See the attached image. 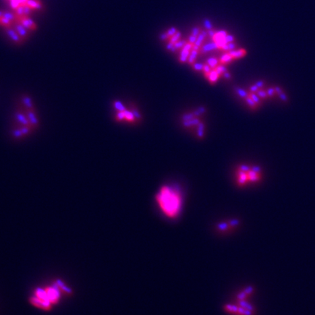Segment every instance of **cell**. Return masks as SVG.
Here are the masks:
<instances>
[{
	"mask_svg": "<svg viewBox=\"0 0 315 315\" xmlns=\"http://www.w3.org/2000/svg\"><path fill=\"white\" fill-rule=\"evenodd\" d=\"M227 35L228 34H227V33L225 32V31H220V32H216L214 36L212 37V39H213L214 42H216L220 41V40L225 39V37L227 36Z\"/></svg>",
	"mask_w": 315,
	"mask_h": 315,
	"instance_id": "obj_11",
	"label": "cell"
},
{
	"mask_svg": "<svg viewBox=\"0 0 315 315\" xmlns=\"http://www.w3.org/2000/svg\"><path fill=\"white\" fill-rule=\"evenodd\" d=\"M245 100H246V102L248 104V105L250 106V107L251 108V109H257V107H258V105H257V104L255 103V101H254L252 99V98H250V96H248L247 98H246Z\"/></svg>",
	"mask_w": 315,
	"mask_h": 315,
	"instance_id": "obj_21",
	"label": "cell"
},
{
	"mask_svg": "<svg viewBox=\"0 0 315 315\" xmlns=\"http://www.w3.org/2000/svg\"><path fill=\"white\" fill-rule=\"evenodd\" d=\"M206 63L212 68V69H214L218 65V60L215 58H210L207 60Z\"/></svg>",
	"mask_w": 315,
	"mask_h": 315,
	"instance_id": "obj_18",
	"label": "cell"
},
{
	"mask_svg": "<svg viewBox=\"0 0 315 315\" xmlns=\"http://www.w3.org/2000/svg\"><path fill=\"white\" fill-rule=\"evenodd\" d=\"M239 170L244 171V172H248L249 171L251 170V168H250V166H247V165H241L240 167H239Z\"/></svg>",
	"mask_w": 315,
	"mask_h": 315,
	"instance_id": "obj_36",
	"label": "cell"
},
{
	"mask_svg": "<svg viewBox=\"0 0 315 315\" xmlns=\"http://www.w3.org/2000/svg\"><path fill=\"white\" fill-rule=\"evenodd\" d=\"M132 112L133 113L134 115L135 118L136 119H139L140 120V118H141V115L139 113V112H138L137 110H136V109H134V108H133V109H132Z\"/></svg>",
	"mask_w": 315,
	"mask_h": 315,
	"instance_id": "obj_39",
	"label": "cell"
},
{
	"mask_svg": "<svg viewBox=\"0 0 315 315\" xmlns=\"http://www.w3.org/2000/svg\"><path fill=\"white\" fill-rule=\"evenodd\" d=\"M159 208L166 217L176 218L180 214L182 209V196L175 188L164 185L155 196Z\"/></svg>",
	"mask_w": 315,
	"mask_h": 315,
	"instance_id": "obj_1",
	"label": "cell"
},
{
	"mask_svg": "<svg viewBox=\"0 0 315 315\" xmlns=\"http://www.w3.org/2000/svg\"><path fill=\"white\" fill-rule=\"evenodd\" d=\"M0 25H2L6 28H10L11 26V21L7 19L3 16H1V21H0Z\"/></svg>",
	"mask_w": 315,
	"mask_h": 315,
	"instance_id": "obj_23",
	"label": "cell"
},
{
	"mask_svg": "<svg viewBox=\"0 0 315 315\" xmlns=\"http://www.w3.org/2000/svg\"><path fill=\"white\" fill-rule=\"evenodd\" d=\"M259 89L260 88H258L255 84L252 85V86H251L250 87V90L251 93H257V91H258Z\"/></svg>",
	"mask_w": 315,
	"mask_h": 315,
	"instance_id": "obj_40",
	"label": "cell"
},
{
	"mask_svg": "<svg viewBox=\"0 0 315 315\" xmlns=\"http://www.w3.org/2000/svg\"><path fill=\"white\" fill-rule=\"evenodd\" d=\"M194 117H195V115H194L193 113H188V114H185L183 116H182V120H183L184 121H187V120H192V119L194 118Z\"/></svg>",
	"mask_w": 315,
	"mask_h": 315,
	"instance_id": "obj_30",
	"label": "cell"
},
{
	"mask_svg": "<svg viewBox=\"0 0 315 315\" xmlns=\"http://www.w3.org/2000/svg\"><path fill=\"white\" fill-rule=\"evenodd\" d=\"M177 32V29H176L175 28H171V29H169L168 32H166V33H167L168 36L170 37V36H172L173 35L175 34Z\"/></svg>",
	"mask_w": 315,
	"mask_h": 315,
	"instance_id": "obj_38",
	"label": "cell"
},
{
	"mask_svg": "<svg viewBox=\"0 0 315 315\" xmlns=\"http://www.w3.org/2000/svg\"><path fill=\"white\" fill-rule=\"evenodd\" d=\"M228 53L233 59H239L246 55V51L244 49H239L237 51L233 50V51H230Z\"/></svg>",
	"mask_w": 315,
	"mask_h": 315,
	"instance_id": "obj_6",
	"label": "cell"
},
{
	"mask_svg": "<svg viewBox=\"0 0 315 315\" xmlns=\"http://www.w3.org/2000/svg\"><path fill=\"white\" fill-rule=\"evenodd\" d=\"M22 3L29 7L32 10V9H35V10L40 9L42 7V4L40 0H26Z\"/></svg>",
	"mask_w": 315,
	"mask_h": 315,
	"instance_id": "obj_3",
	"label": "cell"
},
{
	"mask_svg": "<svg viewBox=\"0 0 315 315\" xmlns=\"http://www.w3.org/2000/svg\"><path fill=\"white\" fill-rule=\"evenodd\" d=\"M7 32L8 35L11 37L12 40H13L14 42H16L17 43H19L21 41V36H19V34L16 33V32H14L13 29H8L7 30Z\"/></svg>",
	"mask_w": 315,
	"mask_h": 315,
	"instance_id": "obj_10",
	"label": "cell"
},
{
	"mask_svg": "<svg viewBox=\"0 0 315 315\" xmlns=\"http://www.w3.org/2000/svg\"><path fill=\"white\" fill-rule=\"evenodd\" d=\"M250 97L251 98H252V100H253L254 101H255V103L258 105H261V99H260V98L259 96H258V95L256 94V93H251L250 92Z\"/></svg>",
	"mask_w": 315,
	"mask_h": 315,
	"instance_id": "obj_20",
	"label": "cell"
},
{
	"mask_svg": "<svg viewBox=\"0 0 315 315\" xmlns=\"http://www.w3.org/2000/svg\"><path fill=\"white\" fill-rule=\"evenodd\" d=\"M223 78H225V79H226V80L231 79V74H230V73H228V71H226V72L223 73Z\"/></svg>",
	"mask_w": 315,
	"mask_h": 315,
	"instance_id": "obj_49",
	"label": "cell"
},
{
	"mask_svg": "<svg viewBox=\"0 0 315 315\" xmlns=\"http://www.w3.org/2000/svg\"><path fill=\"white\" fill-rule=\"evenodd\" d=\"M197 110H198V112H199V113H201V115H202L203 113H204L205 112H206V109H205V108L204 107H198V109H197Z\"/></svg>",
	"mask_w": 315,
	"mask_h": 315,
	"instance_id": "obj_50",
	"label": "cell"
},
{
	"mask_svg": "<svg viewBox=\"0 0 315 315\" xmlns=\"http://www.w3.org/2000/svg\"><path fill=\"white\" fill-rule=\"evenodd\" d=\"M196 40H197V36H193V35H191V36H190V37H189L188 41H189V42H190V43L194 45L196 43Z\"/></svg>",
	"mask_w": 315,
	"mask_h": 315,
	"instance_id": "obj_42",
	"label": "cell"
},
{
	"mask_svg": "<svg viewBox=\"0 0 315 315\" xmlns=\"http://www.w3.org/2000/svg\"><path fill=\"white\" fill-rule=\"evenodd\" d=\"M279 97L282 101H284V102H287V101H288V97H287V94H285V93H284V92L283 93H282V94H279Z\"/></svg>",
	"mask_w": 315,
	"mask_h": 315,
	"instance_id": "obj_37",
	"label": "cell"
},
{
	"mask_svg": "<svg viewBox=\"0 0 315 315\" xmlns=\"http://www.w3.org/2000/svg\"><path fill=\"white\" fill-rule=\"evenodd\" d=\"M124 114H125V119L126 120H128V121H129V122L133 123L136 120V118H135L134 115L133 113H132V111L126 110L125 109L124 111Z\"/></svg>",
	"mask_w": 315,
	"mask_h": 315,
	"instance_id": "obj_15",
	"label": "cell"
},
{
	"mask_svg": "<svg viewBox=\"0 0 315 315\" xmlns=\"http://www.w3.org/2000/svg\"><path fill=\"white\" fill-rule=\"evenodd\" d=\"M236 90L238 95H239L240 97H241V98H244V99H245L246 98H247L248 96H250V93L246 91V90H244V89L240 88H236Z\"/></svg>",
	"mask_w": 315,
	"mask_h": 315,
	"instance_id": "obj_16",
	"label": "cell"
},
{
	"mask_svg": "<svg viewBox=\"0 0 315 315\" xmlns=\"http://www.w3.org/2000/svg\"><path fill=\"white\" fill-rule=\"evenodd\" d=\"M180 35H181L180 33H179V32H177L175 34L173 35L172 36H171V38H170V42L174 43V44L175 42H177L179 40V38H180Z\"/></svg>",
	"mask_w": 315,
	"mask_h": 315,
	"instance_id": "obj_28",
	"label": "cell"
},
{
	"mask_svg": "<svg viewBox=\"0 0 315 315\" xmlns=\"http://www.w3.org/2000/svg\"><path fill=\"white\" fill-rule=\"evenodd\" d=\"M3 17H5V18H7V19L8 20H10V21H12V20L15 19L16 18V17H15V15H13L12 13H2V16Z\"/></svg>",
	"mask_w": 315,
	"mask_h": 315,
	"instance_id": "obj_33",
	"label": "cell"
},
{
	"mask_svg": "<svg viewBox=\"0 0 315 315\" xmlns=\"http://www.w3.org/2000/svg\"><path fill=\"white\" fill-rule=\"evenodd\" d=\"M116 119H117V121H121V120H124L125 119V114H124V112H118L116 115Z\"/></svg>",
	"mask_w": 315,
	"mask_h": 315,
	"instance_id": "obj_34",
	"label": "cell"
},
{
	"mask_svg": "<svg viewBox=\"0 0 315 315\" xmlns=\"http://www.w3.org/2000/svg\"><path fill=\"white\" fill-rule=\"evenodd\" d=\"M219 77H220V75H219L218 73L214 69H212V71H210V73L208 75L207 79L209 80V82H210L211 84H214V83H215L217 82Z\"/></svg>",
	"mask_w": 315,
	"mask_h": 315,
	"instance_id": "obj_8",
	"label": "cell"
},
{
	"mask_svg": "<svg viewBox=\"0 0 315 315\" xmlns=\"http://www.w3.org/2000/svg\"><path fill=\"white\" fill-rule=\"evenodd\" d=\"M0 21H1V16H0Z\"/></svg>",
	"mask_w": 315,
	"mask_h": 315,
	"instance_id": "obj_54",
	"label": "cell"
},
{
	"mask_svg": "<svg viewBox=\"0 0 315 315\" xmlns=\"http://www.w3.org/2000/svg\"><path fill=\"white\" fill-rule=\"evenodd\" d=\"M233 40H234V37L233 36H231V35H227L225 37V41L226 43L232 42H233Z\"/></svg>",
	"mask_w": 315,
	"mask_h": 315,
	"instance_id": "obj_41",
	"label": "cell"
},
{
	"mask_svg": "<svg viewBox=\"0 0 315 315\" xmlns=\"http://www.w3.org/2000/svg\"><path fill=\"white\" fill-rule=\"evenodd\" d=\"M248 174V179L250 182H258L260 179V173H257L255 171L250 170L247 172Z\"/></svg>",
	"mask_w": 315,
	"mask_h": 315,
	"instance_id": "obj_7",
	"label": "cell"
},
{
	"mask_svg": "<svg viewBox=\"0 0 315 315\" xmlns=\"http://www.w3.org/2000/svg\"><path fill=\"white\" fill-rule=\"evenodd\" d=\"M233 59H233V58L230 55L229 53H228L223 54V55H222L221 57H220V63H221V64H227V63H231Z\"/></svg>",
	"mask_w": 315,
	"mask_h": 315,
	"instance_id": "obj_9",
	"label": "cell"
},
{
	"mask_svg": "<svg viewBox=\"0 0 315 315\" xmlns=\"http://www.w3.org/2000/svg\"><path fill=\"white\" fill-rule=\"evenodd\" d=\"M203 71H204V72L205 77L207 78L208 75H209V74L210 73V71H212V68H211V67H209V65H208L207 63H206V64H204V68H203Z\"/></svg>",
	"mask_w": 315,
	"mask_h": 315,
	"instance_id": "obj_29",
	"label": "cell"
},
{
	"mask_svg": "<svg viewBox=\"0 0 315 315\" xmlns=\"http://www.w3.org/2000/svg\"><path fill=\"white\" fill-rule=\"evenodd\" d=\"M215 33L216 32H214V31L212 30V29H209V32H208V34H209V35L211 36V37H213V36H214V34H215Z\"/></svg>",
	"mask_w": 315,
	"mask_h": 315,
	"instance_id": "obj_51",
	"label": "cell"
},
{
	"mask_svg": "<svg viewBox=\"0 0 315 315\" xmlns=\"http://www.w3.org/2000/svg\"><path fill=\"white\" fill-rule=\"evenodd\" d=\"M174 43H172V42H170L169 43L168 45H167V46H166V48H167L168 50H170V51H171V48L174 47Z\"/></svg>",
	"mask_w": 315,
	"mask_h": 315,
	"instance_id": "obj_52",
	"label": "cell"
},
{
	"mask_svg": "<svg viewBox=\"0 0 315 315\" xmlns=\"http://www.w3.org/2000/svg\"><path fill=\"white\" fill-rule=\"evenodd\" d=\"M192 35L198 36V35H199V29H198V28H194V29L192 30Z\"/></svg>",
	"mask_w": 315,
	"mask_h": 315,
	"instance_id": "obj_47",
	"label": "cell"
},
{
	"mask_svg": "<svg viewBox=\"0 0 315 315\" xmlns=\"http://www.w3.org/2000/svg\"><path fill=\"white\" fill-rule=\"evenodd\" d=\"M186 43H187V42H186V41H185V40H182V41H177V42L174 43V48H175L176 49H178V48H183L184 45H185Z\"/></svg>",
	"mask_w": 315,
	"mask_h": 315,
	"instance_id": "obj_31",
	"label": "cell"
},
{
	"mask_svg": "<svg viewBox=\"0 0 315 315\" xmlns=\"http://www.w3.org/2000/svg\"><path fill=\"white\" fill-rule=\"evenodd\" d=\"M23 102L24 103L25 106L28 108V109H29V110H33L34 108H33V106H32V101H31V99L29 98V97H24V100H23Z\"/></svg>",
	"mask_w": 315,
	"mask_h": 315,
	"instance_id": "obj_24",
	"label": "cell"
},
{
	"mask_svg": "<svg viewBox=\"0 0 315 315\" xmlns=\"http://www.w3.org/2000/svg\"><path fill=\"white\" fill-rule=\"evenodd\" d=\"M16 29L20 36H26V29L21 23L16 24Z\"/></svg>",
	"mask_w": 315,
	"mask_h": 315,
	"instance_id": "obj_12",
	"label": "cell"
},
{
	"mask_svg": "<svg viewBox=\"0 0 315 315\" xmlns=\"http://www.w3.org/2000/svg\"><path fill=\"white\" fill-rule=\"evenodd\" d=\"M61 290L59 288V285L48 286L45 288L36 289L34 295L31 299V303L36 307L48 311L59 302Z\"/></svg>",
	"mask_w": 315,
	"mask_h": 315,
	"instance_id": "obj_2",
	"label": "cell"
},
{
	"mask_svg": "<svg viewBox=\"0 0 315 315\" xmlns=\"http://www.w3.org/2000/svg\"><path fill=\"white\" fill-rule=\"evenodd\" d=\"M169 36H168V34H167V33H165V34H163L161 36V40H166L167 38H169Z\"/></svg>",
	"mask_w": 315,
	"mask_h": 315,
	"instance_id": "obj_53",
	"label": "cell"
},
{
	"mask_svg": "<svg viewBox=\"0 0 315 315\" xmlns=\"http://www.w3.org/2000/svg\"><path fill=\"white\" fill-rule=\"evenodd\" d=\"M204 26L205 27H206V29H212V24H211V22L209 21H208V20H206V21H204Z\"/></svg>",
	"mask_w": 315,
	"mask_h": 315,
	"instance_id": "obj_48",
	"label": "cell"
},
{
	"mask_svg": "<svg viewBox=\"0 0 315 315\" xmlns=\"http://www.w3.org/2000/svg\"><path fill=\"white\" fill-rule=\"evenodd\" d=\"M274 88H275V90H276V94H277V95H279L280 94H282V93H283V90L282 89V88L279 87V86H275L274 87Z\"/></svg>",
	"mask_w": 315,
	"mask_h": 315,
	"instance_id": "obj_45",
	"label": "cell"
},
{
	"mask_svg": "<svg viewBox=\"0 0 315 315\" xmlns=\"http://www.w3.org/2000/svg\"><path fill=\"white\" fill-rule=\"evenodd\" d=\"M256 94L258 96L260 97V98H263V99H266V98H267L268 97V96L267 92L265 91V90H261V89H259V90L257 91Z\"/></svg>",
	"mask_w": 315,
	"mask_h": 315,
	"instance_id": "obj_27",
	"label": "cell"
},
{
	"mask_svg": "<svg viewBox=\"0 0 315 315\" xmlns=\"http://www.w3.org/2000/svg\"><path fill=\"white\" fill-rule=\"evenodd\" d=\"M27 111H28V112H27L26 113V116L27 117H28V120H29L30 125L32 127L36 126L37 124H38V121H37V119H36L33 110H29H29H27Z\"/></svg>",
	"mask_w": 315,
	"mask_h": 315,
	"instance_id": "obj_4",
	"label": "cell"
},
{
	"mask_svg": "<svg viewBox=\"0 0 315 315\" xmlns=\"http://www.w3.org/2000/svg\"><path fill=\"white\" fill-rule=\"evenodd\" d=\"M206 33L205 32H202L201 34H199V35L198 36V37H197V40H196V43L194 45L196 46H198V47H200L201 45V43H202V42L204 41V40L205 38V36H206Z\"/></svg>",
	"mask_w": 315,
	"mask_h": 315,
	"instance_id": "obj_19",
	"label": "cell"
},
{
	"mask_svg": "<svg viewBox=\"0 0 315 315\" xmlns=\"http://www.w3.org/2000/svg\"><path fill=\"white\" fill-rule=\"evenodd\" d=\"M217 48H218V46H217V43L214 42L209 43V44L205 45L203 47V51H204V52H208V51H213V50H215L217 49Z\"/></svg>",
	"mask_w": 315,
	"mask_h": 315,
	"instance_id": "obj_14",
	"label": "cell"
},
{
	"mask_svg": "<svg viewBox=\"0 0 315 315\" xmlns=\"http://www.w3.org/2000/svg\"><path fill=\"white\" fill-rule=\"evenodd\" d=\"M255 84L256 85V86H258V87L259 88L261 89L262 88L264 87V81H263V80H258V81H257L256 82H255Z\"/></svg>",
	"mask_w": 315,
	"mask_h": 315,
	"instance_id": "obj_43",
	"label": "cell"
},
{
	"mask_svg": "<svg viewBox=\"0 0 315 315\" xmlns=\"http://www.w3.org/2000/svg\"><path fill=\"white\" fill-rule=\"evenodd\" d=\"M198 51H195V50H191V52H190V55H189L188 59V61L190 64H193L194 63V61H195L196 58L198 55Z\"/></svg>",
	"mask_w": 315,
	"mask_h": 315,
	"instance_id": "obj_17",
	"label": "cell"
},
{
	"mask_svg": "<svg viewBox=\"0 0 315 315\" xmlns=\"http://www.w3.org/2000/svg\"><path fill=\"white\" fill-rule=\"evenodd\" d=\"M114 106L115 107V109H117L118 112H124V111L125 110V107H124L123 105V104L119 101H115Z\"/></svg>",
	"mask_w": 315,
	"mask_h": 315,
	"instance_id": "obj_26",
	"label": "cell"
},
{
	"mask_svg": "<svg viewBox=\"0 0 315 315\" xmlns=\"http://www.w3.org/2000/svg\"><path fill=\"white\" fill-rule=\"evenodd\" d=\"M238 177H239V178H238V183L240 185H245L246 182L247 181H249L247 172H244V171L239 170V171L238 172Z\"/></svg>",
	"mask_w": 315,
	"mask_h": 315,
	"instance_id": "obj_5",
	"label": "cell"
},
{
	"mask_svg": "<svg viewBox=\"0 0 315 315\" xmlns=\"http://www.w3.org/2000/svg\"><path fill=\"white\" fill-rule=\"evenodd\" d=\"M228 50H229L228 51H233V50L235 49V48H236V45H235L233 42H232L228 43Z\"/></svg>",
	"mask_w": 315,
	"mask_h": 315,
	"instance_id": "obj_46",
	"label": "cell"
},
{
	"mask_svg": "<svg viewBox=\"0 0 315 315\" xmlns=\"http://www.w3.org/2000/svg\"><path fill=\"white\" fill-rule=\"evenodd\" d=\"M214 70H215V71H217V73H218L220 76L221 75H223V73L226 72V71H227V69L225 68V67L223 65V64L217 65V67H216V68L214 69Z\"/></svg>",
	"mask_w": 315,
	"mask_h": 315,
	"instance_id": "obj_25",
	"label": "cell"
},
{
	"mask_svg": "<svg viewBox=\"0 0 315 315\" xmlns=\"http://www.w3.org/2000/svg\"><path fill=\"white\" fill-rule=\"evenodd\" d=\"M193 67L196 71H201L204 68V64H202V63H193Z\"/></svg>",
	"mask_w": 315,
	"mask_h": 315,
	"instance_id": "obj_35",
	"label": "cell"
},
{
	"mask_svg": "<svg viewBox=\"0 0 315 315\" xmlns=\"http://www.w3.org/2000/svg\"><path fill=\"white\" fill-rule=\"evenodd\" d=\"M251 170H252V171H255V172L260 173V171H261V169H260V166H252V167H251Z\"/></svg>",
	"mask_w": 315,
	"mask_h": 315,
	"instance_id": "obj_44",
	"label": "cell"
},
{
	"mask_svg": "<svg viewBox=\"0 0 315 315\" xmlns=\"http://www.w3.org/2000/svg\"><path fill=\"white\" fill-rule=\"evenodd\" d=\"M204 134V124L200 122L198 125V137L202 138Z\"/></svg>",
	"mask_w": 315,
	"mask_h": 315,
	"instance_id": "obj_22",
	"label": "cell"
},
{
	"mask_svg": "<svg viewBox=\"0 0 315 315\" xmlns=\"http://www.w3.org/2000/svg\"><path fill=\"white\" fill-rule=\"evenodd\" d=\"M190 51H187V50H185L182 48V51H181V53H180V57H179V61H180L181 62H186L188 61V57H189V55H190Z\"/></svg>",
	"mask_w": 315,
	"mask_h": 315,
	"instance_id": "obj_13",
	"label": "cell"
},
{
	"mask_svg": "<svg viewBox=\"0 0 315 315\" xmlns=\"http://www.w3.org/2000/svg\"><path fill=\"white\" fill-rule=\"evenodd\" d=\"M267 94H268V97H273L276 94V90H275V88H274V87H271L269 88L267 90Z\"/></svg>",
	"mask_w": 315,
	"mask_h": 315,
	"instance_id": "obj_32",
	"label": "cell"
}]
</instances>
